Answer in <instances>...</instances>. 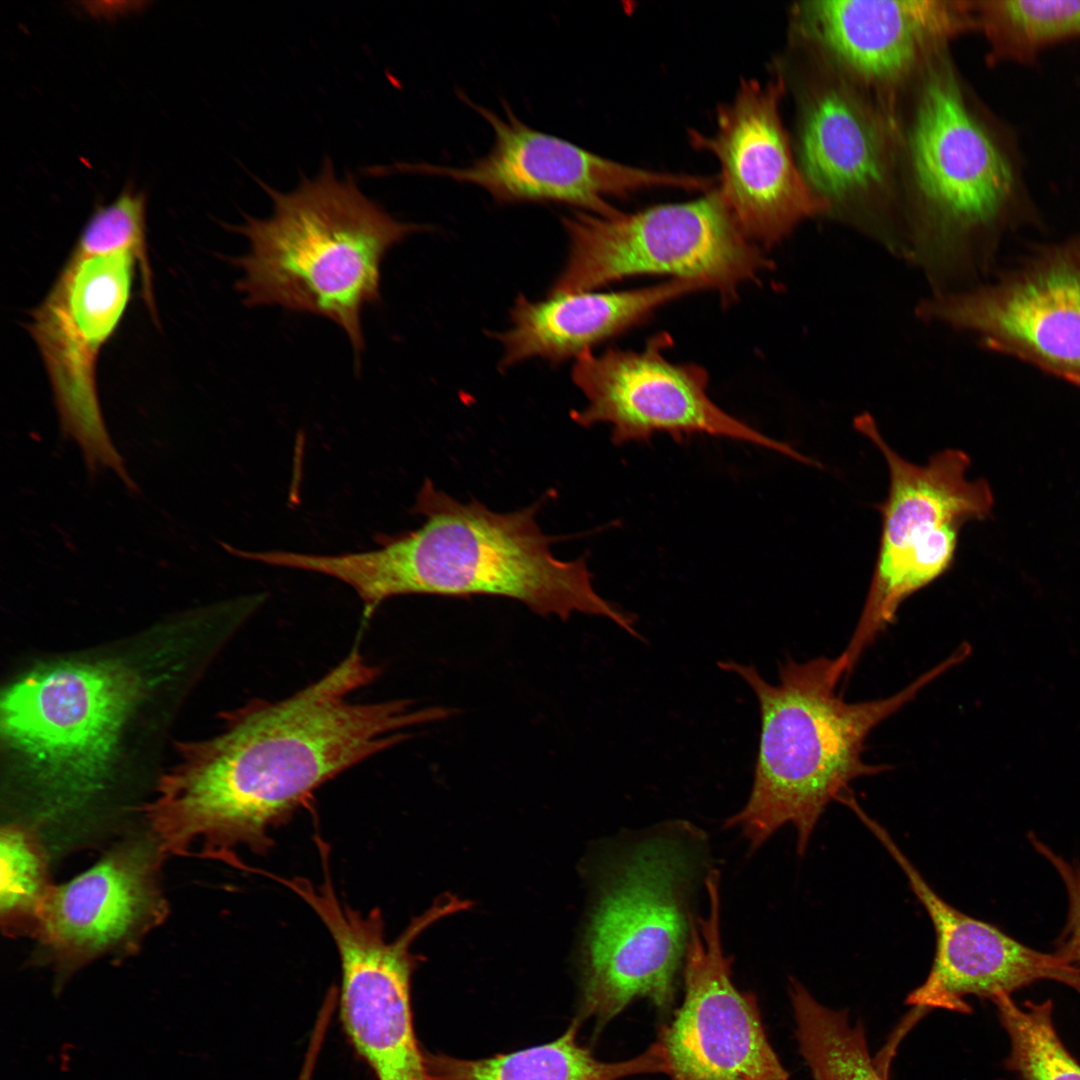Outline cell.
Segmentation results:
<instances>
[{
	"label": "cell",
	"instance_id": "6da1fadb",
	"mask_svg": "<svg viewBox=\"0 0 1080 1080\" xmlns=\"http://www.w3.org/2000/svg\"><path fill=\"white\" fill-rule=\"evenodd\" d=\"M380 674L356 642L294 694L254 699L224 713L217 735L181 744L180 762L145 808L164 853L242 868L236 849L267 853L272 833L326 782L406 740V728L448 716L409 699L352 700Z\"/></svg>",
	"mask_w": 1080,
	"mask_h": 1080
},
{
	"label": "cell",
	"instance_id": "7a4b0ae2",
	"mask_svg": "<svg viewBox=\"0 0 1080 1080\" xmlns=\"http://www.w3.org/2000/svg\"><path fill=\"white\" fill-rule=\"evenodd\" d=\"M909 262L930 294L961 290L1024 197L1014 146L960 72L951 47L888 102Z\"/></svg>",
	"mask_w": 1080,
	"mask_h": 1080
},
{
	"label": "cell",
	"instance_id": "3957f363",
	"mask_svg": "<svg viewBox=\"0 0 1080 1080\" xmlns=\"http://www.w3.org/2000/svg\"><path fill=\"white\" fill-rule=\"evenodd\" d=\"M538 507L495 512L476 500L460 502L426 479L413 509L424 520L417 529L378 536L380 547L371 551L293 552L288 565L349 585L362 600L366 620L399 595H489L517 600L543 616H602L636 636L633 617L594 589L585 558L553 555L556 539L539 527Z\"/></svg>",
	"mask_w": 1080,
	"mask_h": 1080
},
{
	"label": "cell",
	"instance_id": "277c9868",
	"mask_svg": "<svg viewBox=\"0 0 1080 1080\" xmlns=\"http://www.w3.org/2000/svg\"><path fill=\"white\" fill-rule=\"evenodd\" d=\"M968 657L959 647L897 693L849 703L836 693L845 670L838 657L780 665L779 683H768L753 665L719 666L741 677L755 693L761 734L750 796L725 822L738 827L752 850L785 824L797 831L803 855L827 805L851 791L857 778L887 770L863 760L866 739L929 683Z\"/></svg>",
	"mask_w": 1080,
	"mask_h": 1080
},
{
	"label": "cell",
	"instance_id": "5b68a950",
	"mask_svg": "<svg viewBox=\"0 0 1080 1080\" xmlns=\"http://www.w3.org/2000/svg\"><path fill=\"white\" fill-rule=\"evenodd\" d=\"M273 201L267 219L245 217L232 229L249 241L234 258L237 290L248 307L278 305L328 318L345 331L360 366L361 314L380 299V267L388 250L426 226L401 222L367 198L352 176L338 180L324 160L315 179L289 193L259 181Z\"/></svg>",
	"mask_w": 1080,
	"mask_h": 1080
},
{
	"label": "cell",
	"instance_id": "8992f818",
	"mask_svg": "<svg viewBox=\"0 0 1080 1080\" xmlns=\"http://www.w3.org/2000/svg\"><path fill=\"white\" fill-rule=\"evenodd\" d=\"M681 823L635 841L606 873L582 952L580 1020L595 1032L633 1001L668 1016L690 933L702 839Z\"/></svg>",
	"mask_w": 1080,
	"mask_h": 1080
},
{
	"label": "cell",
	"instance_id": "52a82bcc",
	"mask_svg": "<svg viewBox=\"0 0 1080 1080\" xmlns=\"http://www.w3.org/2000/svg\"><path fill=\"white\" fill-rule=\"evenodd\" d=\"M779 73L795 103L794 154L828 218L909 260L886 109L810 46L788 39Z\"/></svg>",
	"mask_w": 1080,
	"mask_h": 1080
},
{
	"label": "cell",
	"instance_id": "ba28073f",
	"mask_svg": "<svg viewBox=\"0 0 1080 1080\" xmlns=\"http://www.w3.org/2000/svg\"><path fill=\"white\" fill-rule=\"evenodd\" d=\"M567 261L548 294L595 291L636 275L703 283L725 302L773 267L750 240L718 190L634 213L583 211L562 218Z\"/></svg>",
	"mask_w": 1080,
	"mask_h": 1080
},
{
	"label": "cell",
	"instance_id": "9c48e42d",
	"mask_svg": "<svg viewBox=\"0 0 1080 1080\" xmlns=\"http://www.w3.org/2000/svg\"><path fill=\"white\" fill-rule=\"evenodd\" d=\"M854 427L882 453L889 487L878 505L881 533L866 600L839 655L847 673L900 606L951 568L964 524L985 518L993 506L989 485L967 478L970 459L964 451L945 449L918 465L893 450L868 413L857 416Z\"/></svg>",
	"mask_w": 1080,
	"mask_h": 1080
},
{
	"label": "cell",
	"instance_id": "30bf717a",
	"mask_svg": "<svg viewBox=\"0 0 1080 1080\" xmlns=\"http://www.w3.org/2000/svg\"><path fill=\"white\" fill-rule=\"evenodd\" d=\"M141 690L138 675L120 663L64 662L26 675L3 694L2 733L57 809L102 787Z\"/></svg>",
	"mask_w": 1080,
	"mask_h": 1080
},
{
	"label": "cell",
	"instance_id": "8fae6325",
	"mask_svg": "<svg viewBox=\"0 0 1080 1080\" xmlns=\"http://www.w3.org/2000/svg\"><path fill=\"white\" fill-rule=\"evenodd\" d=\"M299 895L336 946L340 1019L358 1055L376 1080H430L413 1025L411 978L421 959L411 948L427 927L458 912L456 900L440 896L390 941L381 911L363 913L342 901L330 876L305 884Z\"/></svg>",
	"mask_w": 1080,
	"mask_h": 1080
},
{
	"label": "cell",
	"instance_id": "7c38bea8",
	"mask_svg": "<svg viewBox=\"0 0 1080 1080\" xmlns=\"http://www.w3.org/2000/svg\"><path fill=\"white\" fill-rule=\"evenodd\" d=\"M135 262L128 250L73 252L29 325L48 373L63 436L78 445L91 476L110 469L129 492L138 486L106 427L96 364L127 306Z\"/></svg>",
	"mask_w": 1080,
	"mask_h": 1080
},
{
	"label": "cell",
	"instance_id": "4fadbf2b",
	"mask_svg": "<svg viewBox=\"0 0 1080 1080\" xmlns=\"http://www.w3.org/2000/svg\"><path fill=\"white\" fill-rule=\"evenodd\" d=\"M666 334L651 338L643 350L609 348L585 352L575 359L572 380L587 405L572 412L583 427L611 426L615 445L648 442L657 433L683 442L709 435L761 446L805 465L820 463L791 445L775 440L733 417L708 396L706 370L692 363H673L665 356Z\"/></svg>",
	"mask_w": 1080,
	"mask_h": 1080
},
{
	"label": "cell",
	"instance_id": "5bb4252c",
	"mask_svg": "<svg viewBox=\"0 0 1080 1080\" xmlns=\"http://www.w3.org/2000/svg\"><path fill=\"white\" fill-rule=\"evenodd\" d=\"M916 314L1070 382L1080 377V235L992 284L930 294Z\"/></svg>",
	"mask_w": 1080,
	"mask_h": 1080
},
{
	"label": "cell",
	"instance_id": "9a60e30c",
	"mask_svg": "<svg viewBox=\"0 0 1080 1080\" xmlns=\"http://www.w3.org/2000/svg\"><path fill=\"white\" fill-rule=\"evenodd\" d=\"M708 915L692 914L684 997L658 1035L671 1080H790L766 1035L757 999L732 981L720 932L719 872L705 878Z\"/></svg>",
	"mask_w": 1080,
	"mask_h": 1080
},
{
	"label": "cell",
	"instance_id": "2e32d148",
	"mask_svg": "<svg viewBox=\"0 0 1080 1080\" xmlns=\"http://www.w3.org/2000/svg\"><path fill=\"white\" fill-rule=\"evenodd\" d=\"M468 101L466 98H464ZM469 104L490 124L491 150L471 165L400 164L396 169L477 185L501 204L558 203L611 215L607 200L651 188L707 190L711 179L626 165L526 125L506 105L505 117Z\"/></svg>",
	"mask_w": 1080,
	"mask_h": 1080
},
{
	"label": "cell",
	"instance_id": "e0dca14e",
	"mask_svg": "<svg viewBox=\"0 0 1080 1080\" xmlns=\"http://www.w3.org/2000/svg\"><path fill=\"white\" fill-rule=\"evenodd\" d=\"M973 31L974 0H805L789 11V37L883 106L931 56Z\"/></svg>",
	"mask_w": 1080,
	"mask_h": 1080
},
{
	"label": "cell",
	"instance_id": "ac0fdd59",
	"mask_svg": "<svg viewBox=\"0 0 1080 1080\" xmlns=\"http://www.w3.org/2000/svg\"><path fill=\"white\" fill-rule=\"evenodd\" d=\"M786 91L780 74L766 82L744 80L719 107L713 134L690 135L692 144L719 162L717 190L742 231L766 248L825 214L801 174L781 118Z\"/></svg>",
	"mask_w": 1080,
	"mask_h": 1080
},
{
	"label": "cell",
	"instance_id": "d6986e66",
	"mask_svg": "<svg viewBox=\"0 0 1080 1080\" xmlns=\"http://www.w3.org/2000/svg\"><path fill=\"white\" fill-rule=\"evenodd\" d=\"M164 856L151 835L128 840L53 885L34 935L41 959L64 979L102 957L136 952L169 912L161 885Z\"/></svg>",
	"mask_w": 1080,
	"mask_h": 1080
},
{
	"label": "cell",
	"instance_id": "ffe728a7",
	"mask_svg": "<svg viewBox=\"0 0 1080 1080\" xmlns=\"http://www.w3.org/2000/svg\"><path fill=\"white\" fill-rule=\"evenodd\" d=\"M857 817L889 852L925 908L935 932V954L925 981L906 1004L968 1013L967 996L992 1000L1035 981L1056 980L1080 991V969L1053 953L1034 950L997 927L973 918L941 898L894 842L864 810Z\"/></svg>",
	"mask_w": 1080,
	"mask_h": 1080
},
{
	"label": "cell",
	"instance_id": "44dd1931",
	"mask_svg": "<svg viewBox=\"0 0 1080 1080\" xmlns=\"http://www.w3.org/2000/svg\"><path fill=\"white\" fill-rule=\"evenodd\" d=\"M707 290L696 280L665 282L625 291L548 294L539 301L519 295L510 326L495 338L503 347L499 369L540 358L560 364L646 320L655 310L687 294Z\"/></svg>",
	"mask_w": 1080,
	"mask_h": 1080
},
{
	"label": "cell",
	"instance_id": "7402d4cb",
	"mask_svg": "<svg viewBox=\"0 0 1080 1080\" xmlns=\"http://www.w3.org/2000/svg\"><path fill=\"white\" fill-rule=\"evenodd\" d=\"M574 1021L556 1040L509 1054L482 1059H459L426 1054L430 1080H620L668 1073L664 1050L657 1040L644 1052L618 1062L597 1059L577 1040Z\"/></svg>",
	"mask_w": 1080,
	"mask_h": 1080
},
{
	"label": "cell",
	"instance_id": "603a6c76",
	"mask_svg": "<svg viewBox=\"0 0 1080 1080\" xmlns=\"http://www.w3.org/2000/svg\"><path fill=\"white\" fill-rule=\"evenodd\" d=\"M974 11L991 66L1030 64L1045 49L1080 38V0H974Z\"/></svg>",
	"mask_w": 1080,
	"mask_h": 1080
},
{
	"label": "cell",
	"instance_id": "cb8c5ba5",
	"mask_svg": "<svg viewBox=\"0 0 1080 1080\" xmlns=\"http://www.w3.org/2000/svg\"><path fill=\"white\" fill-rule=\"evenodd\" d=\"M789 996L799 1050L814 1080H886L870 1056L863 1025L852 1024L847 1010L822 1005L792 978Z\"/></svg>",
	"mask_w": 1080,
	"mask_h": 1080
},
{
	"label": "cell",
	"instance_id": "d4e9b609",
	"mask_svg": "<svg viewBox=\"0 0 1080 1080\" xmlns=\"http://www.w3.org/2000/svg\"><path fill=\"white\" fill-rule=\"evenodd\" d=\"M0 923L7 936H33L53 887L39 836L23 824L0 832Z\"/></svg>",
	"mask_w": 1080,
	"mask_h": 1080
},
{
	"label": "cell",
	"instance_id": "484cf974",
	"mask_svg": "<svg viewBox=\"0 0 1080 1080\" xmlns=\"http://www.w3.org/2000/svg\"><path fill=\"white\" fill-rule=\"evenodd\" d=\"M991 1001L1010 1040L1006 1064L1021 1080H1080V1065L1054 1026L1050 1000L1020 1006L1001 994Z\"/></svg>",
	"mask_w": 1080,
	"mask_h": 1080
},
{
	"label": "cell",
	"instance_id": "4316f807",
	"mask_svg": "<svg viewBox=\"0 0 1080 1080\" xmlns=\"http://www.w3.org/2000/svg\"><path fill=\"white\" fill-rule=\"evenodd\" d=\"M146 195L127 184L109 204L98 206L85 225L73 252L82 255L131 251L137 261L142 294L155 314L152 272L146 246Z\"/></svg>",
	"mask_w": 1080,
	"mask_h": 1080
},
{
	"label": "cell",
	"instance_id": "83f0119b",
	"mask_svg": "<svg viewBox=\"0 0 1080 1080\" xmlns=\"http://www.w3.org/2000/svg\"><path fill=\"white\" fill-rule=\"evenodd\" d=\"M1034 848L1053 866L1065 886L1068 916L1053 954L1067 964H1080V866L1072 864L1031 835Z\"/></svg>",
	"mask_w": 1080,
	"mask_h": 1080
},
{
	"label": "cell",
	"instance_id": "f1b7e54d",
	"mask_svg": "<svg viewBox=\"0 0 1080 1080\" xmlns=\"http://www.w3.org/2000/svg\"><path fill=\"white\" fill-rule=\"evenodd\" d=\"M312 1079H313V1075L309 1071H301L299 1073V1075H298V1078H297V1080H312Z\"/></svg>",
	"mask_w": 1080,
	"mask_h": 1080
},
{
	"label": "cell",
	"instance_id": "f546056e",
	"mask_svg": "<svg viewBox=\"0 0 1080 1080\" xmlns=\"http://www.w3.org/2000/svg\"><path fill=\"white\" fill-rule=\"evenodd\" d=\"M1071 383L1074 384V385H1077L1078 387H1080V377L1072 380Z\"/></svg>",
	"mask_w": 1080,
	"mask_h": 1080
}]
</instances>
